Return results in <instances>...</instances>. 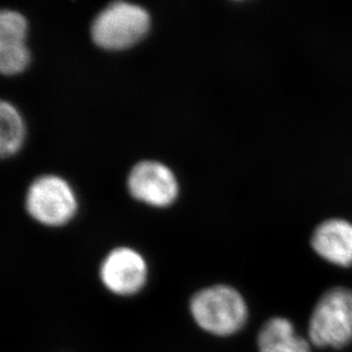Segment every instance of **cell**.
<instances>
[{
	"label": "cell",
	"instance_id": "3957f363",
	"mask_svg": "<svg viewBox=\"0 0 352 352\" xmlns=\"http://www.w3.org/2000/svg\"><path fill=\"white\" fill-rule=\"evenodd\" d=\"M150 27V14L145 8L118 1L97 15L91 25V37L104 50H126L143 39Z\"/></svg>",
	"mask_w": 352,
	"mask_h": 352
},
{
	"label": "cell",
	"instance_id": "6da1fadb",
	"mask_svg": "<svg viewBox=\"0 0 352 352\" xmlns=\"http://www.w3.org/2000/svg\"><path fill=\"white\" fill-rule=\"evenodd\" d=\"M190 311L199 329L219 338L235 336L249 318L245 299L237 289L226 284L197 291L190 299Z\"/></svg>",
	"mask_w": 352,
	"mask_h": 352
},
{
	"label": "cell",
	"instance_id": "5b68a950",
	"mask_svg": "<svg viewBox=\"0 0 352 352\" xmlns=\"http://www.w3.org/2000/svg\"><path fill=\"white\" fill-rule=\"evenodd\" d=\"M100 282L118 296H136L145 287L148 277L146 260L136 250L120 246L102 261Z\"/></svg>",
	"mask_w": 352,
	"mask_h": 352
},
{
	"label": "cell",
	"instance_id": "30bf717a",
	"mask_svg": "<svg viewBox=\"0 0 352 352\" xmlns=\"http://www.w3.org/2000/svg\"><path fill=\"white\" fill-rule=\"evenodd\" d=\"M25 137V126L19 111L5 100L0 104V154L12 157L20 150Z\"/></svg>",
	"mask_w": 352,
	"mask_h": 352
},
{
	"label": "cell",
	"instance_id": "7a4b0ae2",
	"mask_svg": "<svg viewBox=\"0 0 352 352\" xmlns=\"http://www.w3.org/2000/svg\"><path fill=\"white\" fill-rule=\"evenodd\" d=\"M309 339L320 348L341 349L352 341V289L333 287L314 308L309 320Z\"/></svg>",
	"mask_w": 352,
	"mask_h": 352
},
{
	"label": "cell",
	"instance_id": "ba28073f",
	"mask_svg": "<svg viewBox=\"0 0 352 352\" xmlns=\"http://www.w3.org/2000/svg\"><path fill=\"white\" fill-rule=\"evenodd\" d=\"M311 246L327 263L343 268L352 266V223L344 219L325 220L314 232Z\"/></svg>",
	"mask_w": 352,
	"mask_h": 352
},
{
	"label": "cell",
	"instance_id": "8992f818",
	"mask_svg": "<svg viewBox=\"0 0 352 352\" xmlns=\"http://www.w3.org/2000/svg\"><path fill=\"white\" fill-rule=\"evenodd\" d=\"M128 188L135 199L157 208L173 204L179 192L173 171L155 161L137 163L128 177Z\"/></svg>",
	"mask_w": 352,
	"mask_h": 352
},
{
	"label": "cell",
	"instance_id": "277c9868",
	"mask_svg": "<svg viewBox=\"0 0 352 352\" xmlns=\"http://www.w3.org/2000/svg\"><path fill=\"white\" fill-rule=\"evenodd\" d=\"M27 211L45 226L60 227L77 212L76 194L60 177L43 176L34 180L27 194Z\"/></svg>",
	"mask_w": 352,
	"mask_h": 352
},
{
	"label": "cell",
	"instance_id": "9c48e42d",
	"mask_svg": "<svg viewBox=\"0 0 352 352\" xmlns=\"http://www.w3.org/2000/svg\"><path fill=\"white\" fill-rule=\"evenodd\" d=\"M259 352H311L310 343L296 333L289 319L274 317L265 322L258 336Z\"/></svg>",
	"mask_w": 352,
	"mask_h": 352
},
{
	"label": "cell",
	"instance_id": "52a82bcc",
	"mask_svg": "<svg viewBox=\"0 0 352 352\" xmlns=\"http://www.w3.org/2000/svg\"><path fill=\"white\" fill-rule=\"evenodd\" d=\"M28 22L19 12L3 10L0 14V71L5 76L23 72L30 63L25 45Z\"/></svg>",
	"mask_w": 352,
	"mask_h": 352
}]
</instances>
